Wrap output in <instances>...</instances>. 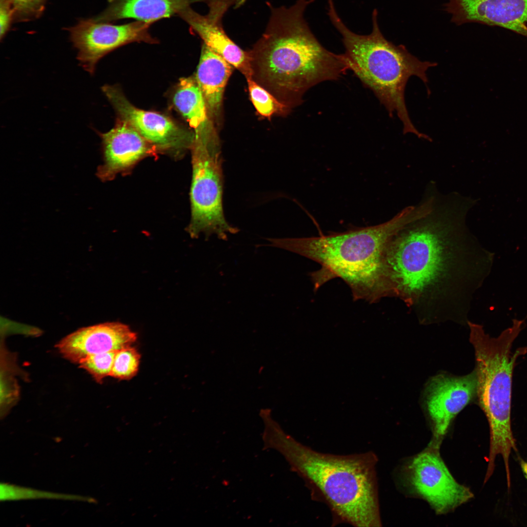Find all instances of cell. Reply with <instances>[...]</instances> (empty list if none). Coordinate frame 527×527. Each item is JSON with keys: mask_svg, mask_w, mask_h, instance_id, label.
<instances>
[{"mask_svg": "<svg viewBox=\"0 0 527 527\" xmlns=\"http://www.w3.org/2000/svg\"><path fill=\"white\" fill-rule=\"evenodd\" d=\"M469 205L452 196L436 200L432 210L405 226L386 248L384 275L386 297L413 308L442 304L465 286V219Z\"/></svg>", "mask_w": 527, "mask_h": 527, "instance_id": "6da1fadb", "label": "cell"}, {"mask_svg": "<svg viewBox=\"0 0 527 527\" xmlns=\"http://www.w3.org/2000/svg\"><path fill=\"white\" fill-rule=\"evenodd\" d=\"M314 0H297L290 7L267 4L270 16L264 32L249 51L253 76L289 109L322 82L335 80L348 70L343 54L320 43L304 14Z\"/></svg>", "mask_w": 527, "mask_h": 527, "instance_id": "7a4b0ae2", "label": "cell"}, {"mask_svg": "<svg viewBox=\"0 0 527 527\" xmlns=\"http://www.w3.org/2000/svg\"><path fill=\"white\" fill-rule=\"evenodd\" d=\"M264 449L277 451L321 495L343 521L381 526L375 466L370 452L336 455L315 451L286 433L271 416L263 420Z\"/></svg>", "mask_w": 527, "mask_h": 527, "instance_id": "3957f363", "label": "cell"}, {"mask_svg": "<svg viewBox=\"0 0 527 527\" xmlns=\"http://www.w3.org/2000/svg\"><path fill=\"white\" fill-rule=\"evenodd\" d=\"M426 213V206L419 203L378 225L318 237L268 238L267 245L319 263L321 268L312 274L316 288L338 277L349 286L354 300L375 303L385 297L384 261L388 243L401 229Z\"/></svg>", "mask_w": 527, "mask_h": 527, "instance_id": "277c9868", "label": "cell"}, {"mask_svg": "<svg viewBox=\"0 0 527 527\" xmlns=\"http://www.w3.org/2000/svg\"><path fill=\"white\" fill-rule=\"evenodd\" d=\"M327 14L341 35L345 48L343 56L348 70L353 71L373 92L390 116L397 113L403 124L404 134L411 133L419 138L430 140L429 137L419 132L412 123L404 94L410 77L417 76L426 84L427 70L437 63L421 61L404 45H396L387 40L379 27L376 9L372 13V32L365 35L355 33L345 25L333 1L328 3Z\"/></svg>", "mask_w": 527, "mask_h": 527, "instance_id": "5b68a950", "label": "cell"}, {"mask_svg": "<svg viewBox=\"0 0 527 527\" xmlns=\"http://www.w3.org/2000/svg\"><path fill=\"white\" fill-rule=\"evenodd\" d=\"M469 341L475 352L477 377V399L485 414L490 429V447L486 472L492 474L498 455L504 460L506 473L510 474L509 458L517 451L511 424L512 376L517 359L527 352V347L512 352L520 331L516 324L496 338L486 334L482 327L468 322Z\"/></svg>", "mask_w": 527, "mask_h": 527, "instance_id": "8992f818", "label": "cell"}, {"mask_svg": "<svg viewBox=\"0 0 527 527\" xmlns=\"http://www.w3.org/2000/svg\"><path fill=\"white\" fill-rule=\"evenodd\" d=\"M191 147V219L188 231L193 238L203 232L206 237L215 234L226 240L227 233H236L238 230L224 217L220 144L194 140Z\"/></svg>", "mask_w": 527, "mask_h": 527, "instance_id": "52a82bcc", "label": "cell"}, {"mask_svg": "<svg viewBox=\"0 0 527 527\" xmlns=\"http://www.w3.org/2000/svg\"><path fill=\"white\" fill-rule=\"evenodd\" d=\"M439 449L429 446L415 456L406 468L407 480L413 490L437 514H445L471 499L470 489L453 477L440 456Z\"/></svg>", "mask_w": 527, "mask_h": 527, "instance_id": "ba28073f", "label": "cell"}, {"mask_svg": "<svg viewBox=\"0 0 527 527\" xmlns=\"http://www.w3.org/2000/svg\"><path fill=\"white\" fill-rule=\"evenodd\" d=\"M150 24L139 20L119 25L94 19L81 20L70 29L80 65L93 74L98 61L115 49L132 42H156L149 33Z\"/></svg>", "mask_w": 527, "mask_h": 527, "instance_id": "9c48e42d", "label": "cell"}, {"mask_svg": "<svg viewBox=\"0 0 527 527\" xmlns=\"http://www.w3.org/2000/svg\"><path fill=\"white\" fill-rule=\"evenodd\" d=\"M477 385L475 369L463 376L439 374L429 380L425 391V405L433 426L429 446L439 449L453 419L477 399Z\"/></svg>", "mask_w": 527, "mask_h": 527, "instance_id": "30bf717a", "label": "cell"}, {"mask_svg": "<svg viewBox=\"0 0 527 527\" xmlns=\"http://www.w3.org/2000/svg\"><path fill=\"white\" fill-rule=\"evenodd\" d=\"M209 8L206 15H201L190 6L178 15L190 26L191 31L198 35L203 43L236 68L246 79L253 72L249 52L242 49L225 32L222 19L232 6L239 7L245 0H203Z\"/></svg>", "mask_w": 527, "mask_h": 527, "instance_id": "8fae6325", "label": "cell"}, {"mask_svg": "<svg viewBox=\"0 0 527 527\" xmlns=\"http://www.w3.org/2000/svg\"><path fill=\"white\" fill-rule=\"evenodd\" d=\"M102 91L121 120L151 144L166 149L192 146L195 136L180 128L169 118L136 107L115 86L106 85Z\"/></svg>", "mask_w": 527, "mask_h": 527, "instance_id": "7c38bea8", "label": "cell"}, {"mask_svg": "<svg viewBox=\"0 0 527 527\" xmlns=\"http://www.w3.org/2000/svg\"><path fill=\"white\" fill-rule=\"evenodd\" d=\"M443 6L457 25L496 26L527 38V0H447Z\"/></svg>", "mask_w": 527, "mask_h": 527, "instance_id": "4fadbf2b", "label": "cell"}, {"mask_svg": "<svg viewBox=\"0 0 527 527\" xmlns=\"http://www.w3.org/2000/svg\"><path fill=\"white\" fill-rule=\"evenodd\" d=\"M137 339L136 333L128 325L106 322L81 328L64 337L56 347L64 358L78 364L91 355L130 346Z\"/></svg>", "mask_w": 527, "mask_h": 527, "instance_id": "5bb4252c", "label": "cell"}, {"mask_svg": "<svg viewBox=\"0 0 527 527\" xmlns=\"http://www.w3.org/2000/svg\"><path fill=\"white\" fill-rule=\"evenodd\" d=\"M102 140L104 163L97 175L102 181L110 180L151 152V144L137 130L121 120L109 131L100 133Z\"/></svg>", "mask_w": 527, "mask_h": 527, "instance_id": "9a60e30c", "label": "cell"}, {"mask_svg": "<svg viewBox=\"0 0 527 527\" xmlns=\"http://www.w3.org/2000/svg\"><path fill=\"white\" fill-rule=\"evenodd\" d=\"M201 0H110L106 9L94 20L108 22L126 18L150 24L182 11Z\"/></svg>", "mask_w": 527, "mask_h": 527, "instance_id": "2e32d148", "label": "cell"}, {"mask_svg": "<svg viewBox=\"0 0 527 527\" xmlns=\"http://www.w3.org/2000/svg\"><path fill=\"white\" fill-rule=\"evenodd\" d=\"M232 70L229 62L203 43L196 81L210 117L217 118L220 114L223 92Z\"/></svg>", "mask_w": 527, "mask_h": 527, "instance_id": "e0dca14e", "label": "cell"}, {"mask_svg": "<svg viewBox=\"0 0 527 527\" xmlns=\"http://www.w3.org/2000/svg\"><path fill=\"white\" fill-rule=\"evenodd\" d=\"M173 102L194 129L195 138L217 136L209 123L206 103L195 81L191 78L182 79L174 94Z\"/></svg>", "mask_w": 527, "mask_h": 527, "instance_id": "ac0fdd59", "label": "cell"}, {"mask_svg": "<svg viewBox=\"0 0 527 527\" xmlns=\"http://www.w3.org/2000/svg\"><path fill=\"white\" fill-rule=\"evenodd\" d=\"M0 484V500L2 502L52 499L91 503L96 502L95 499L88 496L37 489L7 483H1Z\"/></svg>", "mask_w": 527, "mask_h": 527, "instance_id": "d6986e66", "label": "cell"}, {"mask_svg": "<svg viewBox=\"0 0 527 527\" xmlns=\"http://www.w3.org/2000/svg\"><path fill=\"white\" fill-rule=\"evenodd\" d=\"M246 80L251 101L260 115L270 117L274 113H285L289 110L253 78Z\"/></svg>", "mask_w": 527, "mask_h": 527, "instance_id": "ffe728a7", "label": "cell"}, {"mask_svg": "<svg viewBox=\"0 0 527 527\" xmlns=\"http://www.w3.org/2000/svg\"><path fill=\"white\" fill-rule=\"evenodd\" d=\"M141 355L131 345L116 352L110 376L120 380H129L137 374Z\"/></svg>", "mask_w": 527, "mask_h": 527, "instance_id": "44dd1931", "label": "cell"}, {"mask_svg": "<svg viewBox=\"0 0 527 527\" xmlns=\"http://www.w3.org/2000/svg\"><path fill=\"white\" fill-rule=\"evenodd\" d=\"M116 351L91 355L81 360L78 364L97 383H102L104 378L110 375Z\"/></svg>", "mask_w": 527, "mask_h": 527, "instance_id": "7402d4cb", "label": "cell"}, {"mask_svg": "<svg viewBox=\"0 0 527 527\" xmlns=\"http://www.w3.org/2000/svg\"><path fill=\"white\" fill-rule=\"evenodd\" d=\"M10 4L14 18L27 20L42 12L45 0H6Z\"/></svg>", "mask_w": 527, "mask_h": 527, "instance_id": "603a6c76", "label": "cell"}, {"mask_svg": "<svg viewBox=\"0 0 527 527\" xmlns=\"http://www.w3.org/2000/svg\"><path fill=\"white\" fill-rule=\"evenodd\" d=\"M0 36L1 40L14 18V14L9 3L6 0H0Z\"/></svg>", "mask_w": 527, "mask_h": 527, "instance_id": "cb8c5ba5", "label": "cell"}, {"mask_svg": "<svg viewBox=\"0 0 527 527\" xmlns=\"http://www.w3.org/2000/svg\"><path fill=\"white\" fill-rule=\"evenodd\" d=\"M521 466L523 473L527 479V462L522 461L521 462Z\"/></svg>", "mask_w": 527, "mask_h": 527, "instance_id": "d4e9b609", "label": "cell"}]
</instances>
